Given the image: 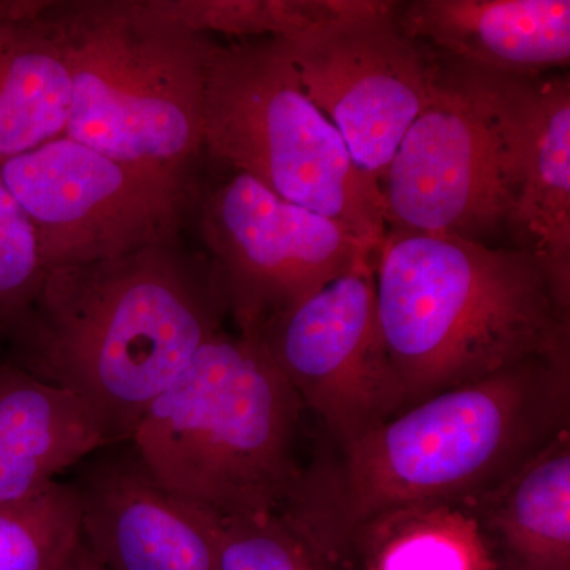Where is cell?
<instances>
[{
  "mask_svg": "<svg viewBox=\"0 0 570 570\" xmlns=\"http://www.w3.org/2000/svg\"><path fill=\"white\" fill-rule=\"evenodd\" d=\"M569 426L570 360H524L318 453L279 515L328 568L360 524L407 505L468 504Z\"/></svg>",
  "mask_w": 570,
  "mask_h": 570,
  "instance_id": "obj_1",
  "label": "cell"
},
{
  "mask_svg": "<svg viewBox=\"0 0 570 570\" xmlns=\"http://www.w3.org/2000/svg\"><path fill=\"white\" fill-rule=\"evenodd\" d=\"M227 317L212 262L184 234L48 269L3 358L77 396L119 444Z\"/></svg>",
  "mask_w": 570,
  "mask_h": 570,
  "instance_id": "obj_2",
  "label": "cell"
},
{
  "mask_svg": "<svg viewBox=\"0 0 570 570\" xmlns=\"http://www.w3.org/2000/svg\"><path fill=\"white\" fill-rule=\"evenodd\" d=\"M376 311L382 420L524 360H570V303L513 246L387 230Z\"/></svg>",
  "mask_w": 570,
  "mask_h": 570,
  "instance_id": "obj_3",
  "label": "cell"
},
{
  "mask_svg": "<svg viewBox=\"0 0 570 570\" xmlns=\"http://www.w3.org/2000/svg\"><path fill=\"white\" fill-rule=\"evenodd\" d=\"M303 412L258 341L224 330L154 401L129 441L176 497L224 519L275 515L302 474Z\"/></svg>",
  "mask_w": 570,
  "mask_h": 570,
  "instance_id": "obj_4",
  "label": "cell"
},
{
  "mask_svg": "<svg viewBox=\"0 0 570 570\" xmlns=\"http://www.w3.org/2000/svg\"><path fill=\"white\" fill-rule=\"evenodd\" d=\"M69 62L67 137L126 163L186 174L204 153L212 37L163 0H56Z\"/></svg>",
  "mask_w": 570,
  "mask_h": 570,
  "instance_id": "obj_5",
  "label": "cell"
},
{
  "mask_svg": "<svg viewBox=\"0 0 570 570\" xmlns=\"http://www.w3.org/2000/svg\"><path fill=\"white\" fill-rule=\"evenodd\" d=\"M204 153L328 217L377 257L387 234L377 183L356 168L336 127L307 96L283 40H213Z\"/></svg>",
  "mask_w": 570,
  "mask_h": 570,
  "instance_id": "obj_6",
  "label": "cell"
},
{
  "mask_svg": "<svg viewBox=\"0 0 570 570\" xmlns=\"http://www.w3.org/2000/svg\"><path fill=\"white\" fill-rule=\"evenodd\" d=\"M186 225L223 285L236 335L376 258L328 217L285 202L249 175L202 153L186 175Z\"/></svg>",
  "mask_w": 570,
  "mask_h": 570,
  "instance_id": "obj_7",
  "label": "cell"
},
{
  "mask_svg": "<svg viewBox=\"0 0 570 570\" xmlns=\"http://www.w3.org/2000/svg\"><path fill=\"white\" fill-rule=\"evenodd\" d=\"M187 171L115 159L67 135L0 165L47 272L184 235Z\"/></svg>",
  "mask_w": 570,
  "mask_h": 570,
  "instance_id": "obj_8",
  "label": "cell"
},
{
  "mask_svg": "<svg viewBox=\"0 0 570 570\" xmlns=\"http://www.w3.org/2000/svg\"><path fill=\"white\" fill-rule=\"evenodd\" d=\"M396 6L374 0L362 13L279 39L307 96L377 186L430 100L438 71L433 51L401 31Z\"/></svg>",
  "mask_w": 570,
  "mask_h": 570,
  "instance_id": "obj_9",
  "label": "cell"
},
{
  "mask_svg": "<svg viewBox=\"0 0 570 570\" xmlns=\"http://www.w3.org/2000/svg\"><path fill=\"white\" fill-rule=\"evenodd\" d=\"M433 55V92L379 184L385 225L489 245L509 235L515 208L508 163L485 112Z\"/></svg>",
  "mask_w": 570,
  "mask_h": 570,
  "instance_id": "obj_10",
  "label": "cell"
},
{
  "mask_svg": "<svg viewBox=\"0 0 570 570\" xmlns=\"http://www.w3.org/2000/svg\"><path fill=\"white\" fill-rule=\"evenodd\" d=\"M255 341L335 448L382 422L376 258L277 314Z\"/></svg>",
  "mask_w": 570,
  "mask_h": 570,
  "instance_id": "obj_11",
  "label": "cell"
},
{
  "mask_svg": "<svg viewBox=\"0 0 570 570\" xmlns=\"http://www.w3.org/2000/svg\"><path fill=\"white\" fill-rule=\"evenodd\" d=\"M436 55L485 112L501 141L515 190L509 225L512 246L534 255L570 303L568 71L519 77L475 69Z\"/></svg>",
  "mask_w": 570,
  "mask_h": 570,
  "instance_id": "obj_12",
  "label": "cell"
},
{
  "mask_svg": "<svg viewBox=\"0 0 570 570\" xmlns=\"http://www.w3.org/2000/svg\"><path fill=\"white\" fill-rule=\"evenodd\" d=\"M70 485L80 540L107 570H219L220 517L165 489L132 442L97 450Z\"/></svg>",
  "mask_w": 570,
  "mask_h": 570,
  "instance_id": "obj_13",
  "label": "cell"
},
{
  "mask_svg": "<svg viewBox=\"0 0 570 570\" xmlns=\"http://www.w3.org/2000/svg\"><path fill=\"white\" fill-rule=\"evenodd\" d=\"M395 20L423 47L497 73L532 77L568 67L569 0H414Z\"/></svg>",
  "mask_w": 570,
  "mask_h": 570,
  "instance_id": "obj_14",
  "label": "cell"
},
{
  "mask_svg": "<svg viewBox=\"0 0 570 570\" xmlns=\"http://www.w3.org/2000/svg\"><path fill=\"white\" fill-rule=\"evenodd\" d=\"M107 445L77 396L0 360V504L36 497Z\"/></svg>",
  "mask_w": 570,
  "mask_h": 570,
  "instance_id": "obj_15",
  "label": "cell"
},
{
  "mask_svg": "<svg viewBox=\"0 0 570 570\" xmlns=\"http://www.w3.org/2000/svg\"><path fill=\"white\" fill-rule=\"evenodd\" d=\"M71 80L52 0H0V165L66 135Z\"/></svg>",
  "mask_w": 570,
  "mask_h": 570,
  "instance_id": "obj_16",
  "label": "cell"
},
{
  "mask_svg": "<svg viewBox=\"0 0 570 570\" xmlns=\"http://www.w3.org/2000/svg\"><path fill=\"white\" fill-rule=\"evenodd\" d=\"M466 505L497 570H570V430Z\"/></svg>",
  "mask_w": 570,
  "mask_h": 570,
  "instance_id": "obj_17",
  "label": "cell"
},
{
  "mask_svg": "<svg viewBox=\"0 0 570 570\" xmlns=\"http://www.w3.org/2000/svg\"><path fill=\"white\" fill-rule=\"evenodd\" d=\"M330 570H497L478 519L463 504L389 510L360 524Z\"/></svg>",
  "mask_w": 570,
  "mask_h": 570,
  "instance_id": "obj_18",
  "label": "cell"
},
{
  "mask_svg": "<svg viewBox=\"0 0 570 570\" xmlns=\"http://www.w3.org/2000/svg\"><path fill=\"white\" fill-rule=\"evenodd\" d=\"M374 0H163L168 13L204 36L285 39L314 26L362 13Z\"/></svg>",
  "mask_w": 570,
  "mask_h": 570,
  "instance_id": "obj_19",
  "label": "cell"
},
{
  "mask_svg": "<svg viewBox=\"0 0 570 570\" xmlns=\"http://www.w3.org/2000/svg\"><path fill=\"white\" fill-rule=\"evenodd\" d=\"M80 542V504L70 482L0 504V570H61Z\"/></svg>",
  "mask_w": 570,
  "mask_h": 570,
  "instance_id": "obj_20",
  "label": "cell"
},
{
  "mask_svg": "<svg viewBox=\"0 0 570 570\" xmlns=\"http://www.w3.org/2000/svg\"><path fill=\"white\" fill-rule=\"evenodd\" d=\"M45 275L31 220L0 178V343L32 305Z\"/></svg>",
  "mask_w": 570,
  "mask_h": 570,
  "instance_id": "obj_21",
  "label": "cell"
},
{
  "mask_svg": "<svg viewBox=\"0 0 570 570\" xmlns=\"http://www.w3.org/2000/svg\"><path fill=\"white\" fill-rule=\"evenodd\" d=\"M219 570H330L279 513L220 517Z\"/></svg>",
  "mask_w": 570,
  "mask_h": 570,
  "instance_id": "obj_22",
  "label": "cell"
},
{
  "mask_svg": "<svg viewBox=\"0 0 570 570\" xmlns=\"http://www.w3.org/2000/svg\"><path fill=\"white\" fill-rule=\"evenodd\" d=\"M61 570H107L94 558L91 551L86 549L85 543L78 542Z\"/></svg>",
  "mask_w": 570,
  "mask_h": 570,
  "instance_id": "obj_23",
  "label": "cell"
}]
</instances>
